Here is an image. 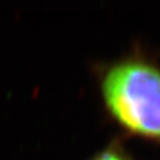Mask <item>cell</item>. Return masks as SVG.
<instances>
[{
  "label": "cell",
  "instance_id": "7a4b0ae2",
  "mask_svg": "<svg viewBox=\"0 0 160 160\" xmlns=\"http://www.w3.org/2000/svg\"><path fill=\"white\" fill-rule=\"evenodd\" d=\"M88 160H131V158L123 151L122 148L112 143L105 149L100 150L99 152L93 155Z\"/></svg>",
  "mask_w": 160,
  "mask_h": 160
},
{
  "label": "cell",
  "instance_id": "6da1fadb",
  "mask_svg": "<svg viewBox=\"0 0 160 160\" xmlns=\"http://www.w3.org/2000/svg\"><path fill=\"white\" fill-rule=\"evenodd\" d=\"M108 115L129 135L160 145V67L142 56H128L100 73Z\"/></svg>",
  "mask_w": 160,
  "mask_h": 160
}]
</instances>
